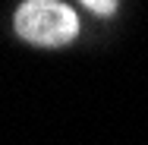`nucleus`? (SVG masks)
Listing matches in <instances>:
<instances>
[{
  "label": "nucleus",
  "mask_w": 148,
  "mask_h": 145,
  "mask_svg": "<svg viewBox=\"0 0 148 145\" xmlns=\"http://www.w3.org/2000/svg\"><path fill=\"white\" fill-rule=\"evenodd\" d=\"M16 32L38 47H63L79 35V16L57 0H29L16 10Z\"/></svg>",
  "instance_id": "1"
},
{
  "label": "nucleus",
  "mask_w": 148,
  "mask_h": 145,
  "mask_svg": "<svg viewBox=\"0 0 148 145\" xmlns=\"http://www.w3.org/2000/svg\"><path fill=\"white\" fill-rule=\"evenodd\" d=\"M85 10H91V13H101V16H110V13L117 10V3H110V0H107V3H98V0H88V3H85Z\"/></svg>",
  "instance_id": "2"
}]
</instances>
